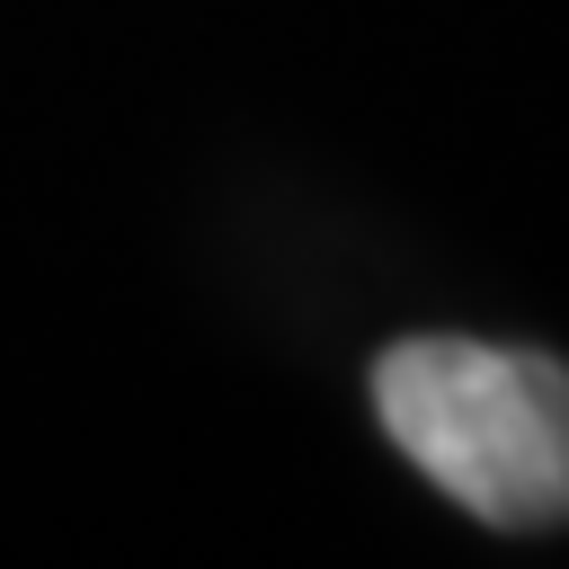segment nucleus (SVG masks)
I'll return each mask as SVG.
<instances>
[{
  "label": "nucleus",
  "mask_w": 569,
  "mask_h": 569,
  "mask_svg": "<svg viewBox=\"0 0 569 569\" xmlns=\"http://www.w3.org/2000/svg\"><path fill=\"white\" fill-rule=\"evenodd\" d=\"M391 445L480 525H569V373L525 347L409 338L373 365Z\"/></svg>",
  "instance_id": "1"
}]
</instances>
